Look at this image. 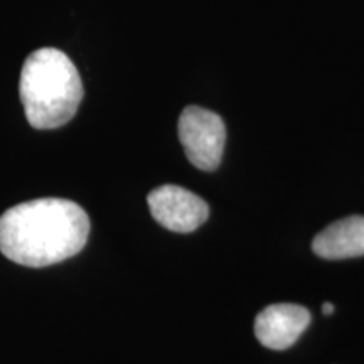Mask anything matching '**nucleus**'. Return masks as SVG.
I'll return each mask as SVG.
<instances>
[{"mask_svg": "<svg viewBox=\"0 0 364 364\" xmlns=\"http://www.w3.org/2000/svg\"><path fill=\"white\" fill-rule=\"evenodd\" d=\"M88 235V215L68 199H34L0 216V252L9 260L31 268L75 257L83 250Z\"/></svg>", "mask_w": 364, "mask_h": 364, "instance_id": "f257e3e1", "label": "nucleus"}, {"mask_svg": "<svg viewBox=\"0 0 364 364\" xmlns=\"http://www.w3.org/2000/svg\"><path fill=\"white\" fill-rule=\"evenodd\" d=\"M19 93L27 122L38 130H51L76 115L83 100V83L65 53L43 48L24 61Z\"/></svg>", "mask_w": 364, "mask_h": 364, "instance_id": "f03ea898", "label": "nucleus"}, {"mask_svg": "<svg viewBox=\"0 0 364 364\" xmlns=\"http://www.w3.org/2000/svg\"><path fill=\"white\" fill-rule=\"evenodd\" d=\"M177 132L186 157L194 167L206 172L220 167L226 144V127L218 113L201 107L184 108Z\"/></svg>", "mask_w": 364, "mask_h": 364, "instance_id": "7ed1b4c3", "label": "nucleus"}, {"mask_svg": "<svg viewBox=\"0 0 364 364\" xmlns=\"http://www.w3.org/2000/svg\"><path fill=\"white\" fill-rule=\"evenodd\" d=\"M147 203L154 220L174 233H191L209 216L206 201L179 186L166 184L154 189Z\"/></svg>", "mask_w": 364, "mask_h": 364, "instance_id": "20e7f679", "label": "nucleus"}, {"mask_svg": "<svg viewBox=\"0 0 364 364\" xmlns=\"http://www.w3.org/2000/svg\"><path fill=\"white\" fill-rule=\"evenodd\" d=\"M312 316L306 307L297 304H272L255 318V336L273 351H284L297 343L311 324Z\"/></svg>", "mask_w": 364, "mask_h": 364, "instance_id": "39448f33", "label": "nucleus"}, {"mask_svg": "<svg viewBox=\"0 0 364 364\" xmlns=\"http://www.w3.org/2000/svg\"><path fill=\"white\" fill-rule=\"evenodd\" d=\"M312 250L324 260L364 257V216L334 221L314 238Z\"/></svg>", "mask_w": 364, "mask_h": 364, "instance_id": "423d86ee", "label": "nucleus"}, {"mask_svg": "<svg viewBox=\"0 0 364 364\" xmlns=\"http://www.w3.org/2000/svg\"><path fill=\"white\" fill-rule=\"evenodd\" d=\"M322 312H324L326 316H331V314L334 312V306H332L331 302H324V306H322Z\"/></svg>", "mask_w": 364, "mask_h": 364, "instance_id": "0eeeda50", "label": "nucleus"}]
</instances>
